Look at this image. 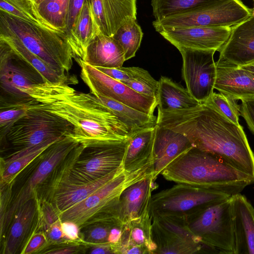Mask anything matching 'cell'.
<instances>
[{
	"instance_id": "44",
	"label": "cell",
	"mask_w": 254,
	"mask_h": 254,
	"mask_svg": "<svg viewBox=\"0 0 254 254\" xmlns=\"http://www.w3.org/2000/svg\"><path fill=\"white\" fill-rule=\"evenodd\" d=\"M46 234L42 232L32 234L20 254H40L48 246Z\"/></svg>"
},
{
	"instance_id": "37",
	"label": "cell",
	"mask_w": 254,
	"mask_h": 254,
	"mask_svg": "<svg viewBox=\"0 0 254 254\" xmlns=\"http://www.w3.org/2000/svg\"><path fill=\"white\" fill-rule=\"evenodd\" d=\"M158 222L169 231L183 241L203 248L207 254H216L210 247L202 243L188 227L185 216H152Z\"/></svg>"
},
{
	"instance_id": "30",
	"label": "cell",
	"mask_w": 254,
	"mask_h": 254,
	"mask_svg": "<svg viewBox=\"0 0 254 254\" xmlns=\"http://www.w3.org/2000/svg\"><path fill=\"white\" fill-rule=\"evenodd\" d=\"M152 234L156 245L155 254H204L202 248L190 244L169 231L152 217Z\"/></svg>"
},
{
	"instance_id": "15",
	"label": "cell",
	"mask_w": 254,
	"mask_h": 254,
	"mask_svg": "<svg viewBox=\"0 0 254 254\" xmlns=\"http://www.w3.org/2000/svg\"><path fill=\"white\" fill-rule=\"evenodd\" d=\"M93 32L113 37L130 19H136V0H87Z\"/></svg>"
},
{
	"instance_id": "41",
	"label": "cell",
	"mask_w": 254,
	"mask_h": 254,
	"mask_svg": "<svg viewBox=\"0 0 254 254\" xmlns=\"http://www.w3.org/2000/svg\"><path fill=\"white\" fill-rule=\"evenodd\" d=\"M203 103L214 108L234 123L240 125V105L230 96L220 92L217 93L213 92Z\"/></svg>"
},
{
	"instance_id": "1",
	"label": "cell",
	"mask_w": 254,
	"mask_h": 254,
	"mask_svg": "<svg viewBox=\"0 0 254 254\" xmlns=\"http://www.w3.org/2000/svg\"><path fill=\"white\" fill-rule=\"evenodd\" d=\"M26 93L45 110L73 126L69 135L85 147L126 141V126L95 96L76 90L64 82H44Z\"/></svg>"
},
{
	"instance_id": "29",
	"label": "cell",
	"mask_w": 254,
	"mask_h": 254,
	"mask_svg": "<svg viewBox=\"0 0 254 254\" xmlns=\"http://www.w3.org/2000/svg\"><path fill=\"white\" fill-rule=\"evenodd\" d=\"M66 35L74 59L83 60L88 46L95 38L87 0H85L71 29Z\"/></svg>"
},
{
	"instance_id": "38",
	"label": "cell",
	"mask_w": 254,
	"mask_h": 254,
	"mask_svg": "<svg viewBox=\"0 0 254 254\" xmlns=\"http://www.w3.org/2000/svg\"><path fill=\"white\" fill-rule=\"evenodd\" d=\"M70 0H44L38 5L41 15L52 25L65 33Z\"/></svg>"
},
{
	"instance_id": "24",
	"label": "cell",
	"mask_w": 254,
	"mask_h": 254,
	"mask_svg": "<svg viewBox=\"0 0 254 254\" xmlns=\"http://www.w3.org/2000/svg\"><path fill=\"white\" fill-rule=\"evenodd\" d=\"M123 170L122 167L103 178L88 184H73L67 181V178L60 185L49 202L60 213L85 199Z\"/></svg>"
},
{
	"instance_id": "7",
	"label": "cell",
	"mask_w": 254,
	"mask_h": 254,
	"mask_svg": "<svg viewBox=\"0 0 254 254\" xmlns=\"http://www.w3.org/2000/svg\"><path fill=\"white\" fill-rule=\"evenodd\" d=\"M72 130L70 123L42 108L38 102L13 125L0 143L4 151H9V156L48 141H57L70 135Z\"/></svg>"
},
{
	"instance_id": "47",
	"label": "cell",
	"mask_w": 254,
	"mask_h": 254,
	"mask_svg": "<svg viewBox=\"0 0 254 254\" xmlns=\"http://www.w3.org/2000/svg\"><path fill=\"white\" fill-rule=\"evenodd\" d=\"M61 227L66 241L83 244L80 236V228L76 223L71 221H62Z\"/></svg>"
},
{
	"instance_id": "36",
	"label": "cell",
	"mask_w": 254,
	"mask_h": 254,
	"mask_svg": "<svg viewBox=\"0 0 254 254\" xmlns=\"http://www.w3.org/2000/svg\"><path fill=\"white\" fill-rule=\"evenodd\" d=\"M38 102H11L0 100V140H2L13 125L24 116Z\"/></svg>"
},
{
	"instance_id": "3",
	"label": "cell",
	"mask_w": 254,
	"mask_h": 254,
	"mask_svg": "<svg viewBox=\"0 0 254 254\" xmlns=\"http://www.w3.org/2000/svg\"><path fill=\"white\" fill-rule=\"evenodd\" d=\"M167 180L232 195L254 183V177L213 154L192 147L173 160L162 172Z\"/></svg>"
},
{
	"instance_id": "4",
	"label": "cell",
	"mask_w": 254,
	"mask_h": 254,
	"mask_svg": "<svg viewBox=\"0 0 254 254\" xmlns=\"http://www.w3.org/2000/svg\"><path fill=\"white\" fill-rule=\"evenodd\" d=\"M79 143L67 135L55 142L24 168L11 183V193L4 216L0 218V238L4 239L17 209L36 194L56 167Z\"/></svg>"
},
{
	"instance_id": "16",
	"label": "cell",
	"mask_w": 254,
	"mask_h": 254,
	"mask_svg": "<svg viewBox=\"0 0 254 254\" xmlns=\"http://www.w3.org/2000/svg\"><path fill=\"white\" fill-rule=\"evenodd\" d=\"M232 27L172 28L159 33L179 50L183 48L219 51L229 38Z\"/></svg>"
},
{
	"instance_id": "40",
	"label": "cell",
	"mask_w": 254,
	"mask_h": 254,
	"mask_svg": "<svg viewBox=\"0 0 254 254\" xmlns=\"http://www.w3.org/2000/svg\"><path fill=\"white\" fill-rule=\"evenodd\" d=\"M119 221H121L120 219H115L94 222L83 226L80 231L82 243L88 246L107 243L111 228Z\"/></svg>"
},
{
	"instance_id": "34",
	"label": "cell",
	"mask_w": 254,
	"mask_h": 254,
	"mask_svg": "<svg viewBox=\"0 0 254 254\" xmlns=\"http://www.w3.org/2000/svg\"><path fill=\"white\" fill-rule=\"evenodd\" d=\"M142 37V29L136 19H133L122 25L113 36L122 48L126 61L135 56Z\"/></svg>"
},
{
	"instance_id": "23",
	"label": "cell",
	"mask_w": 254,
	"mask_h": 254,
	"mask_svg": "<svg viewBox=\"0 0 254 254\" xmlns=\"http://www.w3.org/2000/svg\"><path fill=\"white\" fill-rule=\"evenodd\" d=\"M216 66L214 89L237 101L254 98V76L241 67Z\"/></svg>"
},
{
	"instance_id": "33",
	"label": "cell",
	"mask_w": 254,
	"mask_h": 254,
	"mask_svg": "<svg viewBox=\"0 0 254 254\" xmlns=\"http://www.w3.org/2000/svg\"><path fill=\"white\" fill-rule=\"evenodd\" d=\"M0 10L44 29L62 33L41 15L38 5L28 0H0Z\"/></svg>"
},
{
	"instance_id": "46",
	"label": "cell",
	"mask_w": 254,
	"mask_h": 254,
	"mask_svg": "<svg viewBox=\"0 0 254 254\" xmlns=\"http://www.w3.org/2000/svg\"><path fill=\"white\" fill-rule=\"evenodd\" d=\"M240 107V115L254 134V98L241 100Z\"/></svg>"
},
{
	"instance_id": "53",
	"label": "cell",
	"mask_w": 254,
	"mask_h": 254,
	"mask_svg": "<svg viewBox=\"0 0 254 254\" xmlns=\"http://www.w3.org/2000/svg\"><path fill=\"white\" fill-rule=\"evenodd\" d=\"M28 0L33 2V3H35L36 4L39 5V4L40 3H41L44 0Z\"/></svg>"
},
{
	"instance_id": "48",
	"label": "cell",
	"mask_w": 254,
	"mask_h": 254,
	"mask_svg": "<svg viewBox=\"0 0 254 254\" xmlns=\"http://www.w3.org/2000/svg\"><path fill=\"white\" fill-rule=\"evenodd\" d=\"M85 0H70L66 33L71 29Z\"/></svg>"
},
{
	"instance_id": "35",
	"label": "cell",
	"mask_w": 254,
	"mask_h": 254,
	"mask_svg": "<svg viewBox=\"0 0 254 254\" xmlns=\"http://www.w3.org/2000/svg\"><path fill=\"white\" fill-rule=\"evenodd\" d=\"M123 68L128 76L123 83L140 94L157 99L159 82L146 70L134 66Z\"/></svg>"
},
{
	"instance_id": "27",
	"label": "cell",
	"mask_w": 254,
	"mask_h": 254,
	"mask_svg": "<svg viewBox=\"0 0 254 254\" xmlns=\"http://www.w3.org/2000/svg\"><path fill=\"white\" fill-rule=\"evenodd\" d=\"M158 82V111L188 109L200 104L190 95L187 89L171 79L161 76Z\"/></svg>"
},
{
	"instance_id": "17",
	"label": "cell",
	"mask_w": 254,
	"mask_h": 254,
	"mask_svg": "<svg viewBox=\"0 0 254 254\" xmlns=\"http://www.w3.org/2000/svg\"><path fill=\"white\" fill-rule=\"evenodd\" d=\"M216 65L240 67L254 61V14L232 26Z\"/></svg>"
},
{
	"instance_id": "6",
	"label": "cell",
	"mask_w": 254,
	"mask_h": 254,
	"mask_svg": "<svg viewBox=\"0 0 254 254\" xmlns=\"http://www.w3.org/2000/svg\"><path fill=\"white\" fill-rule=\"evenodd\" d=\"M152 164L132 172L123 170L85 199L60 212V220L73 221L81 228L94 222L119 219L121 194L130 185L153 174Z\"/></svg>"
},
{
	"instance_id": "19",
	"label": "cell",
	"mask_w": 254,
	"mask_h": 254,
	"mask_svg": "<svg viewBox=\"0 0 254 254\" xmlns=\"http://www.w3.org/2000/svg\"><path fill=\"white\" fill-rule=\"evenodd\" d=\"M37 219V202L35 198L22 204L15 213L3 240L1 253H21L33 233Z\"/></svg>"
},
{
	"instance_id": "5",
	"label": "cell",
	"mask_w": 254,
	"mask_h": 254,
	"mask_svg": "<svg viewBox=\"0 0 254 254\" xmlns=\"http://www.w3.org/2000/svg\"><path fill=\"white\" fill-rule=\"evenodd\" d=\"M0 33L17 38L25 47L55 71L66 75L74 55L65 33L52 31L0 10Z\"/></svg>"
},
{
	"instance_id": "50",
	"label": "cell",
	"mask_w": 254,
	"mask_h": 254,
	"mask_svg": "<svg viewBox=\"0 0 254 254\" xmlns=\"http://www.w3.org/2000/svg\"><path fill=\"white\" fill-rule=\"evenodd\" d=\"M124 224L121 221L115 223L111 228L107 239V243L112 245L114 249L117 246L121 240ZM115 253V250H114Z\"/></svg>"
},
{
	"instance_id": "49",
	"label": "cell",
	"mask_w": 254,
	"mask_h": 254,
	"mask_svg": "<svg viewBox=\"0 0 254 254\" xmlns=\"http://www.w3.org/2000/svg\"><path fill=\"white\" fill-rule=\"evenodd\" d=\"M95 67L109 77L122 83H124L128 79V76L126 72L124 70L123 66L112 68L103 67Z\"/></svg>"
},
{
	"instance_id": "28",
	"label": "cell",
	"mask_w": 254,
	"mask_h": 254,
	"mask_svg": "<svg viewBox=\"0 0 254 254\" xmlns=\"http://www.w3.org/2000/svg\"><path fill=\"white\" fill-rule=\"evenodd\" d=\"M0 40L4 41L18 57L34 67L47 81L64 82L69 85L78 82L76 77L68 74H60L36 55L28 50L16 37L0 33Z\"/></svg>"
},
{
	"instance_id": "12",
	"label": "cell",
	"mask_w": 254,
	"mask_h": 254,
	"mask_svg": "<svg viewBox=\"0 0 254 254\" xmlns=\"http://www.w3.org/2000/svg\"><path fill=\"white\" fill-rule=\"evenodd\" d=\"M46 80L32 66L18 57L0 40V100L28 101L33 98L26 92Z\"/></svg>"
},
{
	"instance_id": "21",
	"label": "cell",
	"mask_w": 254,
	"mask_h": 254,
	"mask_svg": "<svg viewBox=\"0 0 254 254\" xmlns=\"http://www.w3.org/2000/svg\"><path fill=\"white\" fill-rule=\"evenodd\" d=\"M152 221L149 210L141 217L124 224L115 254H155L156 246L152 238Z\"/></svg>"
},
{
	"instance_id": "39",
	"label": "cell",
	"mask_w": 254,
	"mask_h": 254,
	"mask_svg": "<svg viewBox=\"0 0 254 254\" xmlns=\"http://www.w3.org/2000/svg\"><path fill=\"white\" fill-rule=\"evenodd\" d=\"M215 0H151L155 20L181 13Z\"/></svg>"
},
{
	"instance_id": "9",
	"label": "cell",
	"mask_w": 254,
	"mask_h": 254,
	"mask_svg": "<svg viewBox=\"0 0 254 254\" xmlns=\"http://www.w3.org/2000/svg\"><path fill=\"white\" fill-rule=\"evenodd\" d=\"M191 232L216 254H234L231 196L185 216Z\"/></svg>"
},
{
	"instance_id": "18",
	"label": "cell",
	"mask_w": 254,
	"mask_h": 254,
	"mask_svg": "<svg viewBox=\"0 0 254 254\" xmlns=\"http://www.w3.org/2000/svg\"><path fill=\"white\" fill-rule=\"evenodd\" d=\"M192 146L183 134L157 125L153 148V178L158 176L176 158Z\"/></svg>"
},
{
	"instance_id": "26",
	"label": "cell",
	"mask_w": 254,
	"mask_h": 254,
	"mask_svg": "<svg viewBox=\"0 0 254 254\" xmlns=\"http://www.w3.org/2000/svg\"><path fill=\"white\" fill-rule=\"evenodd\" d=\"M94 67H120L126 61L124 51L113 37L97 35L88 46L83 60Z\"/></svg>"
},
{
	"instance_id": "8",
	"label": "cell",
	"mask_w": 254,
	"mask_h": 254,
	"mask_svg": "<svg viewBox=\"0 0 254 254\" xmlns=\"http://www.w3.org/2000/svg\"><path fill=\"white\" fill-rule=\"evenodd\" d=\"M253 9L241 0H215L184 12L155 20L159 33L172 28L190 27H232L253 14Z\"/></svg>"
},
{
	"instance_id": "20",
	"label": "cell",
	"mask_w": 254,
	"mask_h": 254,
	"mask_svg": "<svg viewBox=\"0 0 254 254\" xmlns=\"http://www.w3.org/2000/svg\"><path fill=\"white\" fill-rule=\"evenodd\" d=\"M234 254H254V208L238 193L231 196Z\"/></svg>"
},
{
	"instance_id": "32",
	"label": "cell",
	"mask_w": 254,
	"mask_h": 254,
	"mask_svg": "<svg viewBox=\"0 0 254 254\" xmlns=\"http://www.w3.org/2000/svg\"><path fill=\"white\" fill-rule=\"evenodd\" d=\"M56 141H48L35 147L10 155L5 158L1 157L0 185L10 184L20 172Z\"/></svg>"
},
{
	"instance_id": "2",
	"label": "cell",
	"mask_w": 254,
	"mask_h": 254,
	"mask_svg": "<svg viewBox=\"0 0 254 254\" xmlns=\"http://www.w3.org/2000/svg\"><path fill=\"white\" fill-rule=\"evenodd\" d=\"M157 124L185 135L193 147L254 177V153L240 125L205 103L188 109L158 111Z\"/></svg>"
},
{
	"instance_id": "11",
	"label": "cell",
	"mask_w": 254,
	"mask_h": 254,
	"mask_svg": "<svg viewBox=\"0 0 254 254\" xmlns=\"http://www.w3.org/2000/svg\"><path fill=\"white\" fill-rule=\"evenodd\" d=\"M127 144L123 142L84 147L72 167L67 181L88 184L123 167Z\"/></svg>"
},
{
	"instance_id": "10",
	"label": "cell",
	"mask_w": 254,
	"mask_h": 254,
	"mask_svg": "<svg viewBox=\"0 0 254 254\" xmlns=\"http://www.w3.org/2000/svg\"><path fill=\"white\" fill-rule=\"evenodd\" d=\"M231 196L206 188L177 183L152 196L150 211L152 216H186L201 207Z\"/></svg>"
},
{
	"instance_id": "13",
	"label": "cell",
	"mask_w": 254,
	"mask_h": 254,
	"mask_svg": "<svg viewBox=\"0 0 254 254\" xmlns=\"http://www.w3.org/2000/svg\"><path fill=\"white\" fill-rule=\"evenodd\" d=\"M76 61L81 68V78L91 94L96 97L101 96L110 98L147 115H154V110L158 106L156 98L140 94L81 59Z\"/></svg>"
},
{
	"instance_id": "25",
	"label": "cell",
	"mask_w": 254,
	"mask_h": 254,
	"mask_svg": "<svg viewBox=\"0 0 254 254\" xmlns=\"http://www.w3.org/2000/svg\"><path fill=\"white\" fill-rule=\"evenodd\" d=\"M156 126L142 129L129 136L123 165L125 171H134L153 164Z\"/></svg>"
},
{
	"instance_id": "52",
	"label": "cell",
	"mask_w": 254,
	"mask_h": 254,
	"mask_svg": "<svg viewBox=\"0 0 254 254\" xmlns=\"http://www.w3.org/2000/svg\"><path fill=\"white\" fill-rule=\"evenodd\" d=\"M240 67L254 76V61L248 64Z\"/></svg>"
},
{
	"instance_id": "14",
	"label": "cell",
	"mask_w": 254,
	"mask_h": 254,
	"mask_svg": "<svg viewBox=\"0 0 254 254\" xmlns=\"http://www.w3.org/2000/svg\"><path fill=\"white\" fill-rule=\"evenodd\" d=\"M182 75L187 89L199 103H204L214 92L216 77L214 50L183 48Z\"/></svg>"
},
{
	"instance_id": "45",
	"label": "cell",
	"mask_w": 254,
	"mask_h": 254,
	"mask_svg": "<svg viewBox=\"0 0 254 254\" xmlns=\"http://www.w3.org/2000/svg\"><path fill=\"white\" fill-rule=\"evenodd\" d=\"M61 222L60 220L54 223L44 233L47 238L48 246L70 242L66 241L64 237Z\"/></svg>"
},
{
	"instance_id": "51",
	"label": "cell",
	"mask_w": 254,
	"mask_h": 254,
	"mask_svg": "<svg viewBox=\"0 0 254 254\" xmlns=\"http://www.w3.org/2000/svg\"><path fill=\"white\" fill-rule=\"evenodd\" d=\"M88 246L90 247L88 252L90 254H115L113 246L107 243L92 245Z\"/></svg>"
},
{
	"instance_id": "42",
	"label": "cell",
	"mask_w": 254,
	"mask_h": 254,
	"mask_svg": "<svg viewBox=\"0 0 254 254\" xmlns=\"http://www.w3.org/2000/svg\"><path fill=\"white\" fill-rule=\"evenodd\" d=\"M36 199L37 202V219L33 233H45L53 224L60 220V212L49 201Z\"/></svg>"
},
{
	"instance_id": "43",
	"label": "cell",
	"mask_w": 254,
	"mask_h": 254,
	"mask_svg": "<svg viewBox=\"0 0 254 254\" xmlns=\"http://www.w3.org/2000/svg\"><path fill=\"white\" fill-rule=\"evenodd\" d=\"M88 249V245L78 243L68 242L49 246L41 251L40 254H71L84 253Z\"/></svg>"
},
{
	"instance_id": "54",
	"label": "cell",
	"mask_w": 254,
	"mask_h": 254,
	"mask_svg": "<svg viewBox=\"0 0 254 254\" xmlns=\"http://www.w3.org/2000/svg\"><path fill=\"white\" fill-rule=\"evenodd\" d=\"M254 1V0H253Z\"/></svg>"
},
{
	"instance_id": "22",
	"label": "cell",
	"mask_w": 254,
	"mask_h": 254,
	"mask_svg": "<svg viewBox=\"0 0 254 254\" xmlns=\"http://www.w3.org/2000/svg\"><path fill=\"white\" fill-rule=\"evenodd\" d=\"M153 174L127 187L121 194L119 217L123 224L141 217L150 210L152 192L157 187Z\"/></svg>"
},
{
	"instance_id": "31",
	"label": "cell",
	"mask_w": 254,
	"mask_h": 254,
	"mask_svg": "<svg viewBox=\"0 0 254 254\" xmlns=\"http://www.w3.org/2000/svg\"><path fill=\"white\" fill-rule=\"evenodd\" d=\"M97 97L127 127L129 136L142 129L155 127L157 117L149 115L110 98Z\"/></svg>"
}]
</instances>
